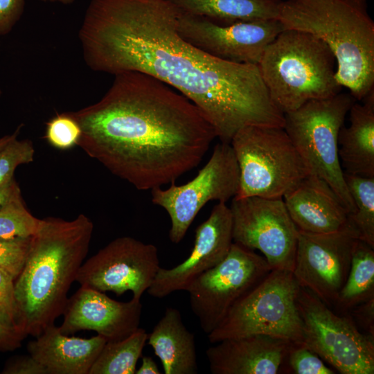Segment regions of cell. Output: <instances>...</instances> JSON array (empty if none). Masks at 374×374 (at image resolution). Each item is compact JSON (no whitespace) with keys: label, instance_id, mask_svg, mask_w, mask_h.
<instances>
[{"label":"cell","instance_id":"cell-1","mask_svg":"<svg viewBox=\"0 0 374 374\" xmlns=\"http://www.w3.org/2000/svg\"><path fill=\"white\" fill-rule=\"evenodd\" d=\"M179 10L167 0H91L79 30L92 71H139L188 98L221 142L248 125L284 126L256 64L213 57L184 39Z\"/></svg>","mask_w":374,"mask_h":374},{"label":"cell","instance_id":"cell-2","mask_svg":"<svg viewBox=\"0 0 374 374\" xmlns=\"http://www.w3.org/2000/svg\"><path fill=\"white\" fill-rule=\"evenodd\" d=\"M70 114L81 128L77 145L140 190L175 182L217 137L188 98L139 71L114 75L100 100Z\"/></svg>","mask_w":374,"mask_h":374},{"label":"cell","instance_id":"cell-3","mask_svg":"<svg viewBox=\"0 0 374 374\" xmlns=\"http://www.w3.org/2000/svg\"><path fill=\"white\" fill-rule=\"evenodd\" d=\"M93 231V222L84 214L72 220L42 219L15 280L17 328L26 336L38 337L63 314Z\"/></svg>","mask_w":374,"mask_h":374},{"label":"cell","instance_id":"cell-4","mask_svg":"<svg viewBox=\"0 0 374 374\" xmlns=\"http://www.w3.org/2000/svg\"><path fill=\"white\" fill-rule=\"evenodd\" d=\"M277 19L284 29L310 33L329 47L335 78L355 100L374 89V22L367 0H282Z\"/></svg>","mask_w":374,"mask_h":374},{"label":"cell","instance_id":"cell-5","mask_svg":"<svg viewBox=\"0 0 374 374\" xmlns=\"http://www.w3.org/2000/svg\"><path fill=\"white\" fill-rule=\"evenodd\" d=\"M335 66V55L323 41L293 29L280 32L258 64L273 103L283 114L341 92Z\"/></svg>","mask_w":374,"mask_h":374},{"label":"cell","instance_id":"cell-6","mask_svg":"<svg viewBox=\"0 0 374 374\" xmlns=\"http://www.w3.org/2000/svg\"><path fill=\"white\" fill-rule=\"evenodd\" d=\"M355 99L350 93L308 101L284 114L283 128L310 175L323 179L348 211L354 204L339 157L338 136Z\"/></svg>","mask_w":374,"mask_h":374},{"label":"cell","instance_id":"cell-7","mask_svg":"<svg viewBox=\"0 0 374 374\" xmlns=\"http://www.w3.org/2000/svg\"><path fill=\"white\" fill-rule=\"evenodd\" d=\"M230 144L240 172L235 198H283L310 175L283 127L248 125Z\"/></svg>","mask_w":374,"mask_h":374},{"label":"cell","instance_id":"cell-8","mask_svg":"<svg viewBox=\"0 0 374 374\" xmlns=\"http://www.w3.org/2000/svg\"><path fill=\"white\" fill-rule=\"evenodd\" d=\"M299 289L292 271L271 269L207 335L209 341L262 335L303 342V321L296 305Z\"/></svg>","mask_w":374,"mask_h":374},{"label":"cell","instance_id":"cell-9","mask_svg":"<svg viewBox=\"0 0 374 374\" xmlns=\"http://www.w3.org/2000/svg\"><path fill=\"white\" fill-rule=\"evenodd\" d=\"M296 305L308 347L342 374L374 373V339L361 332L350 316L335 314L301 287Z\"/></svg>","mask_w":374,"mask_h":374},{"label":"cell","instance_id":"cell-10","mask_svg":"<svg viewBox=\"0 0 374 374\" xmlns=\"http://www.w3.org/2000/svg\"><path fill=\"white\" fill-rule=\"evenodd\" d=\"M271 270L266 259L233 242L226 257L187 287L192 312L208 335L233 305Z\"/></svg>","mask_w":374,"mask_h":374},{"label":"cell","instance_id":"cell-11","mask_svg":"<svg viewBox=\"0 0 374 374\" xmlns=\"http://www.w3.org/2000/svg\"><path fill=\"white\" fill-rule=\"evenodd\" d=\"M238 164L230 143L220 142L196 177L183 185L172 182L166 189L151 190L152 202L168 213L171 226L169 238L178 244L202 208L209 201L226 203L239 188Z\"/></svg>","mask_w":374,"mask_h":374},{"label":"cell","instance_id":"cell-12","mask_svg":"<svg viewBox=\"0 0 374 374\" xmlns=\"http://www.w3.org/2000/svg\"><path fill=\"white\" fill-rule=\"evenodd\" d=\"M229 208L233 242L259 250L271 269L292 271L299 230L283 198L233 197Z\"/></svg>","mask_w":374,"mask_h":374},{"label":"cell","instance_id":"cell-13","mask_svg":"<svg viewBox=\"0 0 374 374\" xmlns=\"http://www.w3.org/2000/svg\"><path fill=\"white\" fill-rule=\"evenodd\" d=\"M157 248L129 236L119 237L80 267L75 281L81 287L120 296L127 291L141 300L160 269Z\"/></svg>","mask_w":374,"mask_h":374},{"label":"cell","instance_id":"cell-14","mask_svg":"<svg viewBox=\"0 0 374 374\" xmlns=\"http://www.w3.org/2000/svg\"><path fill=\"white\" fill-rule=\"evenodd\" d=\"M358 235L349 225L328 233L299 231L293 276L305 288L328 306L335 305L350 267Z\"/></svg>","mask_w":374,"mask_h":374},{"label":"cell","instance_id":"cell-15","mask_svg":"<svg viewBox=\"0 0 374 374\" xmlns=\"http://www.w3.org/2000/svg\"><path fill=\"white\" fill-rule=\"evenodd\" d=\"M177 29L184 39L213 57L258 65L265 48L284 28L277 19L220 24L179 11Z\"/></svg>","mask_w":374,"mask_h":374},{"label":"cell","instance_id":"cell-16","mask_svg":"<svg viewBox=\"0 0 374 374\" xmlns=\"http://www.w3.org/2000/svg\"><path fill=\"white\" fill-rule=\"evenodd\" d=\"M233 243L231 209L226 203L218 202L209 217L197 227L188 257L171 269L160 267L147 292L161 299L176 291H186L194 280L226 257Z\"/></svg>","mask_w":374,"mask_h":374},{"label":"cell","instance_id":"cell-17","mask_svg":"<svg viewBox=\"0 0 374 374\" xmlns=\"http://www.w3.org/2000/svg\"><path fill=\"white\" fill-rule=\"evenodd\" d=\"M142 308L141 300L116 301L103 292L80 286L68 299L59 329L66 335L87 330L107 341L121 340L139 328Z\"/></svg>","mask_w":374,"mask_h":374},{"label":"cell","instance_id":"cell-18","mask_svg":"<svg viewBox=\"0 0 374 374\" xmlns=\"http://www.w3.org/2000/svg\"><path fill=\"white\" fill-rule=\"evenodd\" d=\"M262 335L226 339L208 348L206 355L213 374H276L290 344Z\"/></svg>","mask_w":374,"mask_h":374},{"label":"cell","instance_id":"cell-19","mask_svg":"<svg viewBox=\"0 0 374 374\" xmlns=\"http://www.w3.org/2000/svg\"><path fill=\"white\" fill-rule=\"evenodd\" d=\"M299 231L328 233L350 225L348 211L322 179L308 175L283 197Z\"/></svg>","mask_w":374,"mask_h":374},{"label":"cell","instance_id":"cell-20","mask_svg":"<svg viewBox=\"0 0 374 374\" xmlns=\"http://www.w3.org/2000/svg\"><path fill=\"white\" fill-rule=\"evenodd\" d=\"M106 342L99 335L89 339L69 337L53 325L30 341L27 348L48 374H89Z\"/></svg>","mask_w":374,"mask_h":374},{"label":"cell","instance_id":"cell-21","mask_svg":"<svg viewBox=\"0 0 374 374\" xmlns=\"http://www.w3.org/2000/svg\"><path fill=\"white\" fill-rule=\"evenodd\" d=\"M350 107V125L340 128L339 157L344 172L374 177V89Z\"/></svg>","mask_w":374,"mask_h":374},{"label":"cell","instance_id":"cell-22","mask_svg":"<svg viewBox=\"0 0 374 374\" xmlns=\"http://www.w3.org/2000/svg\"><path fill=\"white\" fill-rule=\"evenodd\" d=\"M147 341L161 360L165 374L198 373L195 336L186 328L177 309H166Z\"/></svg>","mask_w":374,"mask_h":374},{"label":"cell","instance_id":"cell-23","mask_svg":"<svg viewBox=\"0 0 374 374\" xmlns=\"http://www.w3.org/2000/svg\"><path fill=\"white\" fill-rule=\"evenodd\" d=\"M181 12L220 24L277 19L282 0H167Z\"/></svg>","mask_w":374,"mask_h":374},{"label":"cell","instance_id":"cell-24","mask_svg":"<svg viewBox=\"0 0 374 374\" xmlns=\"http://www.w3.org/2000/svg\"><path fill=\"white\" fill-rule=\"evenodd\" d=\"M374 248L357 239L352 252L348 275L335 303L346 311L374 298Z\"/></svg>","mask_w":374,"mask_h":374},{"label":"cell","instance_id":"cell-25","mask_svg":"<svg viewBox=\"0 0 374 374\" xmlns=\"http://www.w3.org/2000/svg\"><path fill=\"white\" fill-rule=\"evenodd\" d=\"M148 334L139 328L127 337L107 341L89 374H134Z\"/></svg>","mask_w":374,"mask_h":374},{"label":"cell","instance_id":"cell-26","mask_svg":"<svg viewBox=\"0 0 374 374\" xmlns=\"http://www.w3.org/2000/svg\"><path fill=\"white\" fill-rule=\"evenodd\" d=\"M344 177L355 206L349 223L358 238L374 248V177L345 172Z\"/></svg>","mask_w":374,"mask_h":374},{"label":"cell","instance_id":"cell-27","mask_svg":"<svg viewBox=\"0 0 374 374\" xmlns=\"http://www.w3.org/2000/svg\"><path fill=\"white\" fill-rule=\"evenodd\" d=\"M42 220L27 209L19 188L0 208V238L32 237Z\"/></svg>","mask_w":374,"mask_h":374},{"label":"cell","instance_id":"cell-28","mask_svg":"<svg viewBox=\"0 0 374 374\" xmlns=\"http://www.w3.org/2000/svg\"><path fill=\"white\" fill-rule=\"evenodd\" d=\"M35 148L29 139H12L0 150V187L14 178L16 168L31 163Z\"/></svg>","mask_w":374,"mask_h":374},{"label":"cell","instance_id":"cell-29","mask_svg":"<svg viewBox=\"0 0 374 374\" xmlns=\"http://www.w3.org/2000/svg\"><path fill=\"white\" fill-rule=\"evenodd\" d=\"M81 128L70 112L58 114L46 123L45 138L53 147L68 150L77 145Z\"/></svg>","mask_w":374,"mask_h":374},{"label":"cell","instance_id":"cell-30","mask_svg":"<svg viewBox=\"0 0 374 374\" xmlns=\"http://www.w3.org/2000/svg\"><path fill=\"white\" fill-rule=\"evenodd\" d=\"M295 374H334L323 360L304 342L290 343L283 363Z\"/></svg>","mask_w":374,"mask_h":374},{"label":"cell","instance_id":"cell-31","mask_svg":"<svg viewBox=\"0 0 374 374\" xmlns=\"http://www.w3.org/2000/svg\"><path fill=\"white\" fill-rule=\"evenodd\" d=\"M30 238H0V269L15 280L26 264L30 245Z\"/></svg>","mask_w":374,"mask_h":374},{"label":"cell","instance_id":"cell-32","mask_svg":"<svg viewBox=\"0 0 374 374\" xmlns=\"http://www.w3.org/2000/svg\"><path fill=\"white\" fill-rule=\"evenodd\" d=\"M0 321L4 324L17 328L15 279L0 269Z\"/></svg>","mask_w":374,"mask_h":374},{"label":"cell","instance_id":"cell-33","mask_svg":"<svg viewBox=\"0 0 374 374\" xmlns=\"http://www.w3.org/2000/svg\"><path fill=\"white\" fill-rule=\"evenodd\" d=\"M24 0H0V35L9 33L19 20Z\"/></svg>","mask_w":374,"mask_h":374},{"label":"cell","instance_id":"cell-34","mask_svg":"<svg viewBox=\"0 0 374 374\" xmlns=\"http://www.w3.org/2000/svg\"><path fill=\"white\" fill-rule=\"evenodd\" d=\"M2 373L48 374L45 368L30 355L17 357L10 360Z\"/></svg>","mask_w":374,"mask_h":374},{"label":"cell","instance_id":"cell-35","mask_svg":"<svg viewBox=\"0 0 374 374\" xmlns=\"http://www.w3.org/2000/svg\"><path fill=\"white\" fill-rule=\"evenodd\" d=\"M357 323L366 335L374 339V298L359 304L353 308Z\"/></svg>","mask_w":374,"mask_h":374},{"label":"cell","instance_id":"cell-36","mask_svg":"<svg viewBox=\"0 0 374 374\" xmlns=\"http://www.w3.org/2000/svg\"><path fill=\"white\" fill-rule=\"evenodd\" d=\"M26 337L16 328L8 326L0 321V350H13L20 347Z\"/></svg>","mask_w":374,"mask_h":374},{"label":"cell","instance_id":"cell-37","mask_svg":"<svg viewBox=\"0 0 374 374\" xmlns=\"http://www.w3.org/2000/svg\"><path fill=\"white\" fill-rule=\"evenodd\" d=\"M136 374H160L161 372L157 364L151 357L144 356L142 358V364Z\"/></svg>","mask_w":374,"mask_h":374},{"label":"cell","instance_id":"cell-38","mask_svg":"<svg viewBox=\"0 0 374 374\" xmlns=\"http://www.w3.org/2000/svg\"><path fill=\"white\" fill-rule=\"evenodd\" d=\"M19 188L15 178L0 187V208L6 202L16 190Z\"/></svg>","mask_w":374,"mask_h":374},{"label":"cell","instance_id":"cell-39","mask_svg":"<svg viewBox=\"0 0 374 374\" xmlns=\"http://www.w3.org/2000/svg\"><path fill=\"white\" fill-rule=\"evenodd\" d=\"M21 125H19L12 134H8L0 138V150L3 148L12 139L18 136L21 130Z\"/></svg>","mask_w":374,"mask_h":374},{"label":"cell","instance_id":"cell-40","mask_svg":"<svg viewBox=\"0 0 374 374\" xmlns=\"http://www.w3.org/2000/svg\"><path fill=\"white\" fill-rule=\"evenodd\" d=\"M44 2L49 1V2H58L64 5H69L73 3L75 0H39Z\"/></svg>","mask_w":374,"mask_h":374},{"label":"cell","instance_id":"cell-41","mask_svg":"<svg viewBox=\"0 0 374 374\" xmlns=\"http://www.w3.org/2000/svg\"><path fill=\"white\" fill-rule=\"evenodd\" d=\"M1 89H0V96H1Z\"/></svg>","mask_w":374,"mask_h":374}]
</instances>
